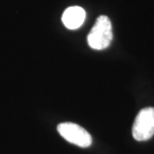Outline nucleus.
<instances>
[{"label": "nucleus", "instance_id": "1", "mask_svg": "<svg viewBox=\"0 0 154 154\" xmlns=\"http://www.w3.org/2000/svg\"><path fill=\"white\" fill-rule=\"evenodd\" d=\"M112 38L111 21L105 15H101L87 36L88 45L94 50H103L111 44Z\"/></svg>", "mask_w": 154, "mask_h": 154}, {"label": "nucleus", "instance_id": "2", "mask_svg": "<svg viewBox=\"0 0 154 154\" xmlns=\"http://www.w3.org/2000/svg\"><path fill=\"white\" fill-rule=\"evenodd\" d=\"M132 135L137 141H145L154 135V108L141 109L132 126Z\"/></svg>", "mask_w": 154, "mask_h": 154}, {"label": "nucleus", "instance_id": "3", "mask_svg": "<svg viewBox=\"0 0 154 154\" xmlns=\"http://www.w3.org/2000/svg\"><path fill=\"white\" fill-rule=\"evenodd\" d=\"M57 131L64 139L79 147H88L91 145L92 138L87 130L81 126L71 122H63L57 126Z\"/></svg>", "mask_w": 154, "mask_h": 154}, {"label": "nucleus", "instance_id": "4", "mask_svg": "<svg viewBox=\"0 0 154 154\" xmlns=\"http://www.w3.org/2000/svg\"><path fill=\"white\" fill-rule=\"evenodd\" d=\"M86 17L85 10L79 6L68 7L62 14V22L67 29L75 30L82 26Z\"/></svg>", "mask_w": 154, "mask_h": 154}]
</instances>
